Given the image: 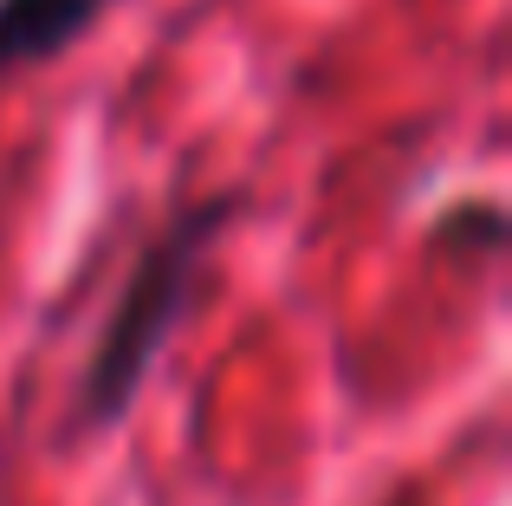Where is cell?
Wrapping results in <instances>:
<instances>
[{
    "mask_svg": "<svg viewBox=\"0 0 512 506\" xmlns=\"http://www.w3.org/2000/svg\"><path fill=\"white\" fill-rule=\"evenodd\" d=\"M111 0H0V78L20 65L59 59L72 39L98 26Z\"/></svg>",
    "mask_w": 512,
    "mask_h": 506,
    "instance_id": "2",
    "label": "cell"
},
{
    "mask_svg": "<svg viewBox=\"0 0 512 506\" xmlns=\"http://www.w3.org/2000/svg\"><path fill=\"white\" fill-rule=\"evenodd\" d=\"M227 215H234V195H221V202H208V208H188L175 228H163L150 247H143L137 273H130L124 299H117L111 325H104V338H98L91 377H85L91 422H117L130 403H137V390H143V377H150L163 338L175 331V318L188 312V299H195L201 247L214 241V228H221Z\"/></svg>",
    "mask_w": 512,
    "mask_h": 506,
    "instance_id": "1",
    "label": "cell"
}]
</instances>
